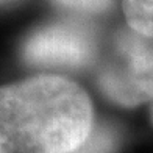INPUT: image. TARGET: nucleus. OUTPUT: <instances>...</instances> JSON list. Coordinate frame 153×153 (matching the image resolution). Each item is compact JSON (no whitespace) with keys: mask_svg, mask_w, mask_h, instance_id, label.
I'll list each match as a JSON object with an SVG mask.
<instances>
[{"mask_svg":"<svg viewBox=\"0 0 153 153\" xmlns=\"http://www.w3.org/2000/svg\"><path fill=\"white\" fill-rule=\"evenodd\" d=\"M94 128L88 92L59 75L0 86V153H71Z\"/></svg>","mask_w":153,"mask_h":153,"instance_id":"1","label":"nucleus"},{"mask_svg":"<svg viewBox=\"0 0 153 153\" xmlns=\"http://www.w3.org/2000/svg\"><path fill=\"white\" fill-rule=\"evenodd\" d=\"M95 83L109 102L136 108L153 100V38L130 27L117 30L97 67Z\"/></svg>","mask_w":153,"mask_h":153,"instance_id":"2","label":"nucleus"},{"mask_svg":"<svg viewBox=\"0 0 153 153\" xmlns=\"http://www.w3.org/2000/svg\"><path fill=\"white\" fill-rule=\"evenodd\" d=\"M97 55L94 31L76 22H59L33 31L22 45V58L34 67L80 69Z\"/></svg>","mask_w":153,"mask_h":153,"instance_id":"3","label":"nucleus"},{"mask_svg":"<svg viewBox=\"0 0 153 153\" xmlns=\"http://www.w3.org/2000/svg\"><path fill=\"white\" fill-rule=\"evenodd\" d=\"M120 144L119 131L109 123H97L91 134L71 153H116Z\"/></svg>","mask_w":153,"mask_h":153,"instance_id":"4","label":"nucleus"},{"mask_svg":"<svg viewBox=\"0 0 153 153\" xmlns=\"http://www.w3.org/2000/svg\"><path fill=\"white\" fill-rule=\"evenodd\" d=\"M122 10L130 28L153 38V0H122Z\"/></svg>","mask_w":153,"mask_h":153,"instance_id":"5","label":"nucleus"},{"mask_svg":"<svg viewBox=\"0 0 153 153\" xmlns=\"http://www.w3.org/2000/svg\"><path fill=\"white\" fill-rule=\"evenodd\" d=\"M61 5L83 13H102L108 10L113 0H58Z\"/></svg>","mask_w":153,"mask_h":153,"instance_id":"6","label":"nucleus"},{"mask_svg":"<svg viewBox=\"0 0 153 153\" xmlns=\"http://www.w3.org/2000/svg\"><path fill=\"white\" fill-rule=\"evenodd\" d=\"M152 123H153V106H152Z\"/></svg>","mask_w":153,"mask_h":153,"instance_id":"7","label":"nucleus"},{"mask_svg":"<svg viewBox=\"0 0 153 153\" xmlns=\"http://www.w3.org/2000/svg\"><path fill=\"white\" fill-rule=\"evenodd\" d=\"M0 2H6V0H0Z\"/></svg>","mask_w":153,"mask_h":153,"instance_id":"8","label":"nucleus"}]
</instances>
